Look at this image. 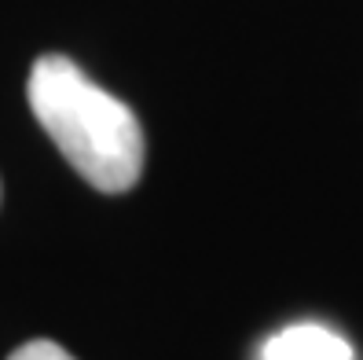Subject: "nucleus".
Instances as JSON below:
<instances>
[{"label": "nucleus", "mask_w": 363, "mask_h": 360, "mask_svg": "<svg viewBox=\"0 0 363 360\" xmlns=\"http://www.w3.org/2000/svg\"><path fill=\"white\" fill-rule=\"evenodd\" d=\"M30 111L77 173L96 192L121 195L136 187L147 158L143 125L84 74L70 55H40L26 81Z\"/></svg>", "instance_id": "nucleus-1"}, {"label": "nucleus", "mask_w": 363, "mask_h": 360, "mask_svg": "<svg viewBox=\"0 0 363 360\" xmlns=\"http://www.w3.org/2000/svg\"><path fill=\"white\" fill-rule=\"evenodd\" d=\"M257 360H356V353L323 324H290L261 346Z\"/></svg>", "instance_id": "nucleus-2"}, {"label": "nucleus", "mask_w": 363, "mask_h": 360, "mask_svg": "<svg viewBox=\"0 0 363 360\" xmlns=\"http://www.w3.org/2000/svg\"><path fill=\"white\" fill-rule=\"evenodd\" d=\"M8 360H77L74 353H67L52 338H33V342H23Z\"/></svg>", "instance_id": "nucleus-3"}]
</instances>
